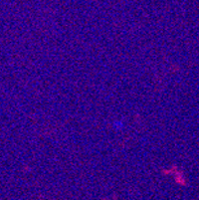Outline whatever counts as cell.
Wrapping results in <instances>:
<instances>
[{"instance_id": "cell-1", "label": "cell", "mask_w": 199, "mask_h": 200, "mask_svg": "<svg viewBox=\"0 0 199 200\" xmlns=\"http://www.w3.org/2000/svg\"><path fill=\"white\" fill-rule=\"evenodd\" d=\"M113 128L115 129L116 130H117V132H120V130H121L124 128V121H121V119H117V121H115L113 122Z\"/></svg>"}]
</instances>
